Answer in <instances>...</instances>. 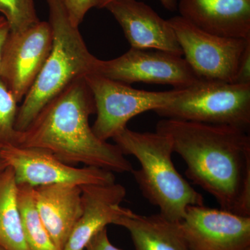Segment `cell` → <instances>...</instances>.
Here are the masks:
<instances>
[{"label": "cell", "instance_id": "6da1fadb", "mask_svg": "<svg viewBox=\"0 0 250 250\" xmlns=\"http://www.w3.org/2000/svg\"><path fill=\"white\" fill-rule=\"evenodd\" d=\"M156 131L168 136L186 175L209 193L220 208L250 217V136L248 131L164 118Z\"/></svg>", "mask_w": 250, "mask_h": 250}, {"label": "cell", "instance_id": "7a4b0ae2", "mask_svg": "<svg viewBox=\"0 0 250 250\" xmlns=\"http://www.w3.org/2000/svg\"><path fill=\"white\" fill-rule=\"evenodd\" d=\"M95 111L85 77L77 79L46 104L25 129L18 131L15 145L42 149L70 166L82 164L113 173L132 172L131 162L116 144L94 134L88 119Z\"/></svg>", "mask_w": 250, "mask_h": 250}, {"label": "cell", "instance_id": "3957f363", "mask_svg": "<svg viewBox=\"0 0 250 250\" xmlns=\"http://www.w3.org/2000/svg\"><path fill=\"white\" fill-rule=\"evenodd\" d=\"M124 155L134 156L140 168L133 170L143 196L174 222L183 220L190 206L205 205L197 192L179 173L172 161V142L160 132H139L127 127L113 138Z\"/></svg>", "mask_w": 250, "mask_h": 250}, {"label": "cell", "instance_id": "277c9868", "mask_svg": "<svg viewBox=\"0 0 250 250\" xmlns=\"http://www.w3.org/2000/svg\"><path fill=\"white\" fill-rule=\"evenodd\" d=\"M53 35L52 50L34 85L18 106L15 129L22 131L42 107L77 79L96 74L100 59L72 25L62 0H46Z\"/></svg>", "mask_w": 250, "mask_h": 250}, {"label": "cell", "instance_id": "5b68a950", "mask_svg": "<svg viewBox=\"0 0 250 250\" xmlns=\"http://www.w3.org/2000/svg\"><path fill=\"white\" fill-rule=\"evenodd\" d=\"M154 112L168 119L227 125L249 131L250 84L198 80Z\"/></svg>", "mask_w": 250, "mask_h": 250}, {"label": "cell", "instance_id": "8992f818", "mask_svg": "<svg viewBox=\"0 0 250 250\" xmlns=\"http://www.w3.org/2000/svg\"><path fill=\"white\" fill-rule=\"evenodd\" d=\"M85 80L93 94L97 113L92 129L104 141L121 133L127 127L128 122L138 115L164 107L182 90H139L97 74L87 75Z\"/></svg>", "mask_w": 250, "mask_h": 250}, {"label": "cell", "instance_id": "52a82bcc", "mask_svg": "<svg viewBox=\"0 0 250 250\" xmlns=\"http://www.w3.org/2000/svg\"><path fill=\"white\" fill-rule=\"evenodd\" d=\"M189 66L200 80L234 83L240 61L250 39L213 35L180 16L167 20Z\"/></svg>", "mask_w": 250, "mask_h": 250}, {"label": "cell", "instance_id": "ba28073f", "mask_svg": "<svg viewBox=\"0 0 250 250\" xmlns=\"http://www.w3.org/2000/svg\"><path fill=\"white\" fill-rule=\"evenodd\" d=\"M0 157L14 170L16 184L32 187L52 184L83 187L116 182L111 171L94 166L74 167L37 148L9 145L0 149Z\"/></svg>", "mask_w": 250, "mask_h": 250}, {"label": "cell", "instance_id": "9c48e42d", "mask_svg": "<svg viewBox=\"0 0 250 250\" xmlns=\"http://www.w3.org/2000/svg\"><path fill=\"white\" fill-rule=\"evenodd\" d=\"M52 42V28L45 21L8 34L0 56V80L18 103L34 85L50 54Z\"/></svg>", "mask_w": 250, "mask_h": 250}, {"label": "cell", "instance_id": "30bf717a", "mask_svg": "<svg viewBox=\"0 0 250 250\" xmlns=\"http://www.w3.org/2000/svg\"><path fill=\"white\" fill-rule=\"evenodd\" d=\"M96 74L126 84L170 85L174 89H184L200 80L182 56L131 47L118 58L100 59Z\"/></svg>", "mask_w": 250, "mask_h": 250}, {"label": "cell", "instance_id": "8fae6325", "mask_svg": "<svg viewBox=\"0 0 250 250\" xmlns=\"http://www.w3.org/2000/svg\"><path fill=\"white\" fill-rule=\"evenodd\" d=\"M179 225L190 250L250 249V217L190 206Z\"/></svg>", "mask_w": 250, "mask_h": 250}, {"label": "cell", "instance_id": "7c38bea8", "mask_svg": "<svg viewBox=\"0 0 250 250\" xmlns=\"http://www.w3.org/2000/svg\"><path fill=\"white\" fill-rule=\"evenodd\" d=\"M104 9L119 23L131 48L183 55L170 23L149 5L138 0H113Z\"/></svg>", "mask_w": 250, "mask_h": 250}, {"label": "cell", "instance_id": "4fadbf2b", "mask_svg": "<svg viewBox=\"0 0 250 250\" xmlns=\"http://www.w3.org/2000/svg\"><path fill=\"white\" fill-rule=\"evenodd\" d=\"M181 17L221 37L250 39V0H179Z\"/></svg>", "mask_w": 250, "mask_h": 250}, {"label": "cell", "instance_id": "5bb4252c", "mask_svg": "<svg viewBox=\"0 0 250 250\" xmlns=\"http://www.w3.org/2000/svg\"><path fill=\"white\" fill-rule=\"evenodd\" d=\"M81 188L82 215L62 250H84L95 235L114 223L126 195V188L116 182Z\"/></svg>", "mask_w": 250, "mask_h": 250}, {"label": "cell", "instance_id": "9a60e30c", "mask_svg": "<svg viewBox=\"0 0 250 250\" xmlns=\"http://www.w3.org/2000/svg\"><path fill=\"white\" fill-rule=\"evenodd\" d=\"M36 208L59 250H63L82 213V188L70 184L34 188Z\"/></svg>", "mask_w": 250, "mask_h": 250}, {"label": "cell", "instance_id": "2e32d148", "mask_svg": "<svg viewBox=\"0 0 250 250\" xmlns=\"http://www.w3.org/2000/svg\"><path fill=\"white\" fill-rule=\"evenodd\" d=\"M113 225L129 231L134 250H190L179 222L160 213L143 215L121 207Z\"/></svg>", "mask_w": 250, "mask_h": 250}, {"label": "cell", "instance_id": "e0dca14e", "mask_svg": "<svg viewBox=\"0 0 250 250\" xmlns=\"http://www.w3.org/2000/svg\"><path fill=\"white\" fill-rule=\"evenodd\" d=\"M0 246L6 250H29L18 208L17 184L9 166L0 172Z\"/></svg>", "mask_w": 250, "mask_h": 250}, {"label": "cell", "instance_id": "ac0fdd59", "mask_svg": "<svg viewBox=\"0 0 250 250\" xmlns=\"http://www.w3.org/2000/svg\"><path fill=\"white\" fill-rule=\"evenodd\" d=\"M17 202L24 238L29 250H59L41 220L34 197V187L17 185Z\"/></svg>", "mask_w": 250, "mask_h": 250}, {"label": "cell", "instance_id": "d6986e66", "mask_svg": "<svg viewBox=\"0 0 250 250\" xmlns=\"http://www.w3.org/2000/svg\"><path fill=\"white\" fill-rule=\"evenodd\" d=\"M0 14L9 23L11 32L24 30L40 21L34 0H0Z\"/></svg>", "mask_w": 250, "mask_h": 250}, {"label": "cell", "instance_id": "ffe728a7", "mask_svg": "<svg viewBox=\"0 0 250 250\" xmlns=\"http://www.w3.org/2000/svg\"><path fill=\"white\" fill-rule=\"evenodd\" d=\"M18 103L0 80V149L16 144L18 131L15 129Z\"/></svg>", "mask_w": 250, "mask_h": 250}, {"label": "cell", "instance_id": "44dd1931", "mask_svg": "<svg viewBox=\"0 0 250 250\" xmlns=\"http://www.w3.org/2000/svg\"><path fill=\"white\" fill-rule=\"evenodd\" d=\"M72 25L79 27L85 15L96 6L97 0H62Z\"/></svg>", "mask_w": 250, "mask_h": 250}, {"label": "cell", "instance_id": "7402d4cb", "mask_svg": "<svg viewBox=\"0 0 250 250\" xmlns=\"http://www.w3.org/2000/svg\"><path fill=\"white\" fill-rule=\"evenodd\" d=\"M234 83L250 84V42L247 45L242 55Z\"/></svg>", "mask_w": 250, "mask_h": 250}, {"label": "cell", "instance_id": "603a6c76", "mask_svg": "<svg viewBox=\"0 0 250 250\" xmlns=\"http://www.w3.org/2000/svg\"><path fill=\"white\" fill-rule=\"evenodd\" d=\"M85 250H122L113 246L108 236L107 229L104 228L97 233L88 242Z\"/></svg>", "mask_w": 250, "mask_h": 250}, {"label": "cell", "instance_id": "cb8c5ba5", "mask_svg": "<svg viewBox=\"0 0 250 250\" xmlns=\"http://www.w3.org/2000/svg\"><path fill=\"white\" fill-rule=\"evenodd\" d=\"M113 0H97L96 6L95 7L98 9H104L106 7V5L109 4ZM162 6L167 9V11H177V6H178V1L177 0H159Z\"/></svg>", "mask_w": 250, "mask_h": 250}, {"label": "cell", "instance_id": "d4e9b609", "mask_svg": "<svg viewBox=\"0 0 250 250\" xmlns=\"http://www.w3.org/2000/svg\"><path fill=\"white\" fill-rule=\"evenodd\" d=\"M10 32L9 23L2 16L0 15V56H1V49L8 34Z\"/></svg>", "mask_w": 250, "mask_h": 250}, {"label": "cell", "instance_id": "484cf974", "mask_svg": "<svg viewBox=\"0 0 250 250\" xmlns=\"http://www.w3.org/2000/svg\"><path fill=\"white\" fill-rule=\"evenodd\" d=\"M6 167H7V166H6V164H5L4 161L1 159V158L0 157V172L3 170H4Z\"/></svg>", "mask_w": 250, "mask_h": 250}, {"label": "cell", "instance_id": "4316f807", "mask_svg": "<svg viewBox=\"0 0 250 250\" xmlns=\"http://www.w3.org/2000/svg\"><path fill=\"white\" fill-rule=\"evenodd\" d=\"M0 250H6L2 248V247L0 246Z\"/></svg>", "mask_w": 250, "mask_h": 250}, {"label": "cell", "instance_id": "83f0119b", "mask_svg": "<svg viewBox=\"0 0 250 250\" xmlns=\"http://www.w3.org/2000/svg\"></svg>", "mask_w": 250, "mask_h": 250}]
</instances>
